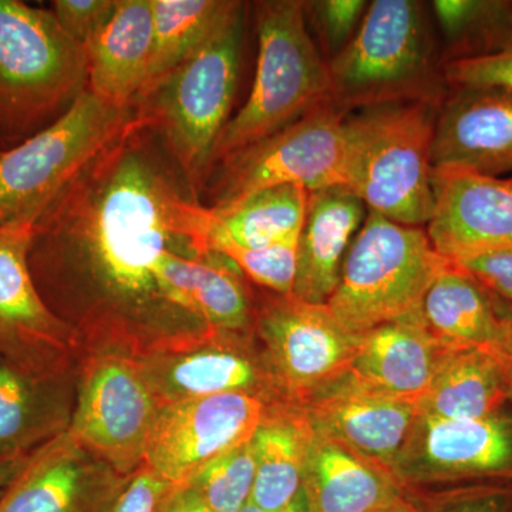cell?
<instances>
[{"label":"cell","instance_id":"1","mask_svg":"<svg viewBox=\"0 0 512 512\" xmlns=\"http://www.w3.org/2000/svg\"><path fill=\"white\" fill-rule=\"evenodd\" d=\"M197 201L160 137L134 113L35 222L33 282L84 352L143 359L217 330L164 278L171 252H204L190 232Z\"/></svg>","mask_w":512,"mask_h":512},{"label":"cell","instance_id":"2","mask_svg":"<svg viewBox=\"0 0 512 512\" xmlns=\"http://www.w3.org/2000/svg\"><path fill=\"white\" fill-rule=\"evenodd\" d=\"M247 9V3L231 0L204 42L133 104L137 119L160 137L197 200L210 178L215 146L231 119Z\"/></svg>","mask_w":512,"mask_h":512},{"label":"cell","instance_id":"3","mask_svg":"<svg viewBox=\"0 0 512 512\" xmlns=\"http://www.w3.org/2000/svg\"><path fill=\"white\" fill-rule=\"evenodd\" d=\"M332 101L346 113L448 96L429 20L416 0H375L348 46L328 60Z\"/></svg>","mask_w":512,"mask_h":512},{"label":"cell","instance_id":"4","mask_svg":"<svg viewBox=\"0 0 512 512\" xmlns=\"http://www.w3.org/2000/svg\"><path fill=\"white\" fill-rule=\"evenodd\" d=\"M441 106L382 104L346 116L343 185L367 210L410 227L429 224L434 207L431 147Z\"/></svg>","mask_w":512,"mask_h":512},{"label":"cell","instance_id":"5","mask_svg":"<svg viewBox=\"0 0 512 512\" xmlns=\"http://www.w3.org/2000/svg\"><path fill=\"white\" fill-rule=\"evenodd\" d=\"M254 10V83L244 106L222 131L212 170L332 101L328 62L309 33L302 0H262L254 3Z\"/></svg>","mask_w":512,"mask_h":512},{"label":"cell","instance_id":"6","mask_svg":"<svg viewBox=\"0 0 512 512\" xmlns=\"http://www.w3.org/2000/svg\"><path fill=\"white\" fill-rule=\"evenodd\" d=\"M87 90L86 49L52 10L0 0V143L39 133Z\"/></svg>","mask_w":512,"mask_h":512},{"label":"cell","instance_id":"7","mask_svg":"<svg viewBox=\"0 0 512 512\" xmlns=\"http://www.w3.org/2000/svg\"><path fill=\"white\" fill-rule=\"evenodd\" d=\"M448 264L426 229L369 211L326 305L343 328L360 335L419 312L430 286Z\"/></svg>","mask_w":512,"mask_h":512},{"label":"cell","instance_id":"8","mask_svg":"<svg viewBox=\"0 0 512 512\" xmlns=\"http://www.w3.org/2000/svg\"><path fill=\"white\" fill-rule=\"evenodd\" d=\"M134 109L80 94L62 116L0 154V227L35 225L60 192L114 140Z\"/></svg>","mask_w":512,"mask_h":512},{"label":"cell","instance_id":"9","mask_svg":"<svg viewBox=\"0 0 512 512\" xmlns=\"http://www.w3.org/2000/svg\"><path fill=\"white\" fill-rule=\"evenodd\" d=\"M348 114L329 101L284 130L225 158L215 165L205 185L211 198L207 207H221L279 185H299L309 192L343 185Z\"/></svg>","mask_w":512,"mask_h":512},{"label":"cell","instance_id":"10","mask_svg":"<svg viewBox=\"0 0 512 512\" xmlns=\"http://www.w3.org/2000/svg\"><path fill=\"white\" fill-rule=\"evenodd\" d=\"M160 407L140 359L107 350L84 352L69 431L94 456L131 477L144 464Z\"/></svg>","mask_w":512,"mask_h":512},{"label":"cell","instance_id":"11","mask_svg":"<svg viewBox=\"0 0 512 512\" xmlns=\"http://www.w3.org/2000/svg\"><path fill=\"white\" fill-rule=\"evenodd\" d=\"M393 473L406 490L512 483V406L485 419L417 414Z\"/></svg>","mask_w":512,"mask_h":512},{"label":"cell","instance_id":"12","mask_svg":"<svg viewBox=\"0 0 512 512\" xmlns=\"http://www.w3.org/2000/svg\"><path fill=\"white\" fill-rule=\"evenodd\" d=\"M254 333L295 406L349 370L357 342V335L340 325L328 305L261 288H255Z\"/></svg>","mask_w":512,"mask_h":512},{"label":"cell","instance_id":"13","mask_svg":"<svg viewBox=\"0 0 512 512\" xmlns=\"http://www.w3.org/2000/svg\"><path fill=\"white\" fill-rule=\"evenodd\" d=\"M140 362L160 406L228 393L259 397L274 407L295 406L254 332L214 330L205 338Z\"/></svg>","mask_w":512,"mask_h":512},{"label":"cell","instance_id":"14","mask_svg":"<svg viewBox=\"0 0 512 512\" xmlns=\"http://www.w3.org/2000/svg\"><path fill=\"white\" fill-rule=\"evenodd\" d=\"M32 228L0 227V355L35 375L76 373L79 336L47 308L30 274Z\"/></svg>","mask_w":512,"mask_h":512},{"label":"cell","instance_id":"15","mask_svg":"<svg viewBox=\"0 0 512 512\" xmlns=\"http://www.w3.org/2000/svg\"><path fill=\"white\" fill-rule=\"evenodd\" d=\"M272 409L276 407L265 400L241 393L164 404L154 421L144 464L167 483L184 484L208 461L252 440Z\"/></svg>","mask_w":512,"mask_h":512},{"label":"cell","instance_id":"16","mask_svg":"<svg viewBox=\"0 0 512 512\" xmlns=\"http://www.w3.org/2000/svg\"><path fill=\"white\" fill-rule=\"evenodd\" d=\"M298 407L313 431L392 471L419 414L416 403L380 392L350 370Z\"/></svg>","mask_w":512,"mask_h":512},{"label":"cell","instance_id":"17","mask_svg":"<svg viewBox=\"0 0 512 512\" xmlns=\"http://www.w3.org/2000/svg\"><path fill=\"white\" fill-rule=\"evenodd\" d=\"M128 478L66 431L29 458L0 498V512H107Z\"/></svg>","mask_w":512,"mask_h":512},{"label":"cell","instance_id":"18","mask_svg":"<svg viewBox=\"0 0 512 512\" xmlns=\"http://www.w3.org/2000/svg\"><path fill=\"white\" fill-rule=\"evenodd\" d=\"M434 207L427 235L441 256H464L512 248V177L463 168H433Z\"/></svg>","mask_w":512,"mask_h":512},{"label":"cell","instance_id":"19","mask_svg":"<svg viewBox=\"0 0 512 512\" xmlns=\"http://www.w3.org/2000/svg\"><path fill=\"white\" fill-rule=\"evenodd\" d=\"M431 167L488 177L512 173V93L450 90L434 128Z\"/></svg>","mask_w":512,"mask_h":512},{"label":"cell","instance_id":"20","mask_svg":"<svg viewBox=\"0 0 512 512\" xmlns=\"http://www.w3.org/2000/svg\"><path fill=\"white\" fill-rule=\"evenodd\" d=\"M365 202L345 185L309 192L298 241L293 296L326 305L338 288L350 245L367 217Z\"/></svg>","mask_w":512,"mask_h":512},{"label":"cell","instance_id":"21","mask_svg":"<svg viewBox=\"0 0 512 512\" xmlns=\"http://www.w3.org/2000/svg\"><path fill=\"white\" fill-rule=\"evenodd\" d=\"M77 372L42 376L0 355V457H30L69 431Z\"/></svg>","mask_w":512,"mask_h":512},{"label":"cell","instance_id":"22","mask_svg":"<svg viewBox=\"0 0 512 512\" xmlns=\"http://www.w3.org/2000/svg\"><path fill=\"white\" fill-rule=\"evenodd\" d=\"M450 352L433 338L419 311L357 335L349 370L380 392L417 404Z\"/></svg>","mask_w":512,"mask_h":512},{"label":"cell","instance_id":"23","mask_svg":"<svg viewBox=\"0 0 512 512\" xmlns=\"http://www.w3.org/2000/svg\"><path fill=\"white\" fill-rule=\"evenodd\" d=\"M302 490L311 512H367L407 493L392 470L313 430Z\"/></svg>","mask_w":512,"mask_h":512},{"label":"cell","instance_id":"24","mask_svg":"<svg viewBox=\"0 0 512 512\" xmlns=\"http://www.w3.org/2000/svg\"><path fill=\"white\" fill-rule=\"evenodd\" d=\"M151 49V0H119L86 46L87 90L110 106L130 109L146 84Z\"/></svg>","mask_w":512,"mask_h":512},{"label":"cell","instance_id":"25","mask_svg":"<svg viewBox=\"0 0 512 512\" xmlns=\"http://www.w3.org/2000/svg\"><path fill=\"white\" fill-rule=\"evenodd\" d=\"M308 198L309 191L299 185H279L221 207L202 204L195 239L208 252L221 244L265 248L299 238Z\"/></svg>","mask_w":512,"mask_h":512},{"label":"cell","instance_id":"26","mask_svg":"<svg viewBox=\"0 0 512 512\" xmlns=\"http://www.w3.org/2000/svg\"><path fill=\"white\" fill-rule=\"evenodd\" d=\"M508 312L451 261L430 286L420 308L424 325L448 350L497 348Z\"/></svg>","mask_w":512,"mask_h":512},{"label":"cell","instance_id":"27","mask_svg":"<svg viewBox=\"0 0 512 512\" xmlns=\"http://www.w3.org/2000/svg\"><path fill=\"white\" fill-rule=\"evenodd\" d=\"M512 406L507 367L497 350H451L429 390L417 403L420 414L439 419H485Z\"/></svg>","mask_w":512,"mask_h":512},{"label":"cell","instance_id":"28","mask_svg":"<svg viewBox=\"0 0 512 512\" xmlns=\"http://www.w3.org/2000/svg\"><path fill=\"white\" fill-rule=\"evenodd\" d=\"M164 276L212 329L254 332L255 286L224 255L173 252L165 261Z\"/></svg>","mask_w":512,"mask_h":512},{"label":"cell","instance_id":"29","mask_svg":"<svg viewBox=\"0 0 512 512\" xmlns=\"http://www.w3.org/2000/svg\"><path fill=\"white\" fill-rule=\"evenodd\" d=\"M311 424L296 406L276 407L252 437L255 481L249 504L279 511L303 494V467Z\"/></svg>","mask_w":512,"mask_h":512},{"label":"cell","instance_id":"30","mask_svg":"<svg viewBox=\"0 0 512 512\" xmlns=\"http://www.w3.org/2000/svg\"><path fill=\"white\" fill-rule=\"evenodd\" d=\"M229 2L231 0H151L153 49L143 90L184 62L204 42Z\"/></svg>","mask_w":512,"mask_h":512},{"label":"cell","instance_id":"31","mask_svg":"<svg viewBox=\"0 0 512 512\" xmlns=\"http://www.w3.org/2000/svg\"><path fill=\"white\" fill-rule=\"evenodd\" d=\"M431 10L446 43L443 63L493 55L512 36L510 0H436Z\"/></svg>","mask_w":512,"mask_h":512},{"label":"cell","instance_id":"32","mask_svg":"<svg viewBox=\"0 0 512 512\" xmlns=\"http://www.w3.org/2000/svg\"><path fill=\"white\" fill-rule=\"evenodd\" d=\"M254 481V447L249 440L208 461L184 484L215 512H239L251 500Z\"/></svg>","mask_w":512,"mask_h":512},{"label":"cell","instance_id":"33","mask_svg":"<svg viewBox=\"0 0 512 512\" xmlns=\"http://www.w3.org/2000/svg\"><path fill=\"white\" fill-rule=\"evenodd\" d=\"M298 241L299 238L289 239L265 248L221 244L211 251L234 262L256 288L276 295L291 296L298 265Z\"/></svg>","mask_w":512,"mask_h":512},{"label":"cell","instance_id":"34","mask_svg":"<svg viewBox=\"0 0 512 512\" xmlns=\"http://www.w3.org/2000/svg\"><path fill=\"white\" fill-rule=\"evenodd\" d=\"M420 512H512V483L407 490Z\"/></svg>","mask_w":512,"mask_h":512},{"label":"cell","instance_id":"35","mask_svg":"<svg viewBox=\"0 0 512 512\" xmlns=\"http://www.w3.org/2000/svg\"><path fill=\"white\" fill-rule=\"evenodd\" d=\"M366 0H313L303 2L306 22L311 23L326 55L335 57L342 52L365 18ZM329 59V60H330Z\"/></svg>","mask_w":512,"mask_h":512},{"label":"cell","instance_id":"36","mask_svg":"<svg viewBox=\"0 0 512 512\" xmlns=\"http://www.w3.org/2000/svg\"><path fill=\"white\" fill-rule=\"evenodd\" d=\"M448 89H500L512 93V36L493 55L443 63Z\"/></svg>","mask_w":512,"mask_h":512},{"label":"cell","instance_id":"37","mask_svg":"<svg viewBox=\"0 0 512 512\" xmlns=\"http://www.w3.org/2000/svg\"><path fill=\"white\" fill-rule=\"evenodd\" d=\"M451 262L473 276L501 305L512 309V248L491 249Z\"/></svg>","mask_w":512,"mask_h":512},{"label":"cell","instance_id":"38","mask_svg":"<svg viewBox=\"0 0 512 512\" xmlns=\"http://www.w3.org/2000/svg\"><path fill=\"white\" fill-rule=\"evenodd\" d=\"M119 0H56L52 12L66 35L86 49L117 8Z\"/></svg>","mask_w":512,"mask_h":512},{"label":"cell","instance_id":"39","mask_svg":"<svg viewBox=\"0 0 512 512\" xmlns=\"http://www.w3.org/2000/svg\"><path fill=\"white\" fill-rule=\"evenodd\" d=\"M170 483L143 464L128 478L126 487L107 512H157Z\"/></svg>","mask_w":512,"mask_h":512},{"label":"cell","instance_id":"40","mask_svg":"<svg viewBox=\"0 0 512 512\" xmlns=\"http://www.w3.org/2000/svg\"><path fill=\"white\" fill-rule=\"evenodd\" d=\"M157 512H215L187 484L171 485L161 498Z\"/></svg>","mask_w":512,"mask_h":512},{"label":"cell","instance_id":"41","mask_svg":"<svg viewBox=\"0 0 512 512\" xmlns=\"http://www.w3.org/2000/svg\"><path fill=\"white\" fill-rule=\"evenodd\" d=\"M30 457H0V498L28 464Z\"/></svg>","mask_w":512,"mask_h":512},{"label":"cell","instance_id":"42","mask_svg":"<svg viewBox=\"0 0 512 512\" xmlns=\"http://www.w3.org/2000/svg\"><path fill=\"white\" fill-rule=\"evenodd\" d=\"M498 355L503 359L505 367H507L508 377L512 386V309L508 312L507 322H505V330L501 342L498 343Z\"/></svg>","mask_w":512,"mask_h":512},{"label":"cell","instance_id":"43","mask_svg":"<svg viewBox=\"0 0 512 512\" xmlns=\"http://www.w3.org/2000/svg\"><path fill=\"white\" fill-rule=\"evenodd\" d=\"M367 512H420L417 507L416 501L410 497L409 493L403 495V497L397 498L392 503L383 505V507L375 508V510Z\"/></svg>","mask_w":512,"mask_h":512},{"label":"cell","instance_id":"44","mask_svg":"<svg viewBox=\"0 0 512 512\" xmlns=\"http://www.w3.org/2000/svg\"><path fill=\"white\" fill-rule=\"evenodd\" d=\"M239 512H311L309 511L308 503H306L305 495H301L298 500L293 501L291 505L284 508V510L279 511H266L261 510V508L255 507V505L247 504L244 508H242Z\"/></svg>","mask_w":512,"mask_h":512},{"label":"cell","instance_id":"45","mask_svg":"<svg viewBox=\"0 0 512 512\" xmlns=\"http://www.w3.org/2000/svg\"><path fill=\"white\" fill-rule=\"evenodd\" d=\"M3 151H5V147H3V144H2V143H0V154H2V153H3Z\"/></svg>","mask_w":512,"mask_h":512}]
</instances>
